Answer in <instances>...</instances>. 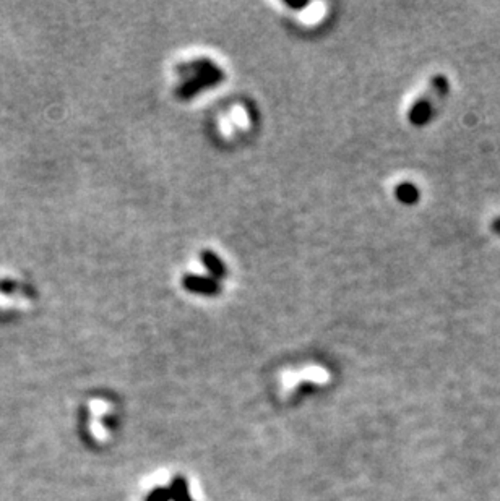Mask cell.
Masks as SVG:
<instances>
[{"label": "cell", "mask_w": 500, "mask_h": 501, "mask_svg": "<svg viewBox=\"0 0 500 501\" xmlns=\"http://www.w3.org/2000/svg\"><path fill=\"white\" fill-rule=\"evenodd\" d=\"M450 83L443 75H436L429 83L426 93L414 102L408 112V119L414 127H423L432 120L441 102L448 96Z\"/></svg>", "instance_id": "obj_1"}, {"label": "cell", "mask_w": 500, "mask_h": 501, "mask_svg": "<svg viewBox=\"0 0 500 501\" xmlns=\"http://www.w3.org/2000/svg\"><path fill=\"white\" fill-rule=\"evenodd\" d=\"M202 263L205 265L210 273H212L213 279H224L228 276V268L223 263V260L212 250L202 252Z\"/></svg>", "instance_id": "obj_3"}, {"label": "cell", "mask_w": 500, "mask_h": 501, "mask_svg": "<svg viewBox=\"0 0 500 501\" xmlns=\"http://www.w3.org/2000/svg\"><path fill=\"white\" fill-rule=\"evenodd\" d=\"M396 196H398L400 201H403L406 205H413L419 200V190L416 189L413 184H401L396 187Z\"/></svg>", "instance_id": "obj_4"}, {"label": "cell", "mask_w": 500, "mask_h": 501, "mask_svg": "<svg viewBox=\"0 0 500 501\" xmlns=\"http://www.w3.org/2000/svg\"><path fill=\"white\" fill-rule=\"evenodd\" d=\"M182 287L189 292L202 294V296H216L221 292V285L218 284L216 279L197 274H185L182 278Z\"/></svg>", "instance_id": "obj_2"}, {"label": "cell", "mask_w": 500, "mask_h": 501, "mask_svg": "<svg viewBox=\"0 0 500 501\" xmlns=\"http://www.w3.org/2000/svg\"><path fill=\"white\" fill-rule=\"evenodd\" d=\"M492 229H494L495 232H500V218L495 219L494 224H492Z\"/></svg>", "instance_id": "obj_5"}]
</instances>
